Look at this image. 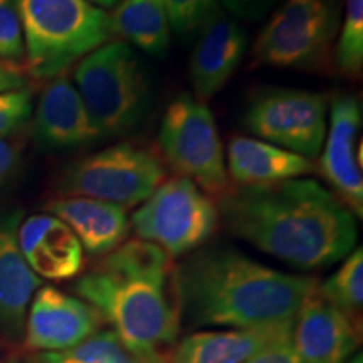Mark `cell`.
<instances>
[{"label":"cell","mask_w":363,"mask_h":363,"mask_svg":"<svg viewBox=\"0 0 363 363\" xmlns=\"http://www.w3.org/2000/svg\"><path fill=\"white\" fill-rule=\"evenodd\" d=\"M217 208L230 234L296 269L333 266L357 246V217L313 179L230 187Z\"/></svg>","instance_id":"6da1fadb"},{"label":"cell","mask_w":363,"mask_h":363,"mask_svg":"<svg viewBox=\"0 0 363 363\" xmlns=\"http://www.w3.org/2000/svg\"><path fill=\"white\" fill-rule=\"evenodd\" d=\"M180 318L206 330L293 323L318 281L261 264L230 247H206L174 267Z\"/></svg>","instance_id":"7a4b0ae2"},{"label":"cell","mask_w":363,"mask_h":363,"mask_svg":"<svg viewBox=\"0 0 363 363\" xmlns=\"http://www.w3.org/2000/svg\"><path fill=\"white\" fill-rule=\"evenodd\" d=\"M172 278L169 254L133 239L106 254L74 289L140 363H165L182 325Z\"/></svg>","instance_id":"3957f363"},{"label":"cell","mask_w":363,"mask_h":363,"mask_svg":"<svg viewBox=\"0 0 363 363\" xmlns=\"http://www.w3.org/2000/svg\"><path fill=\"white\" fill-rule=\"evenodd\" d=\"M74 81L103 140L135 131L152 110V76L138 52L123 40H108L81 59Z\"/></svg>","instance_id":"277c9868"},{"label":"cell","mask_w":363,"mask_h":363,"mask_svg":"<svg viewBox=\"0 0 363 363\" xmlns=\"http://www.w3.org/2000/svg\"><path fill=\"white\" fill-rule=\"evenodd\" d=\"M24 38L26 72L56 78L108 43L110 13L88 0H16Z\"/></svg>","instance_id":"5b68a950"},{"label":"cell","mask_w":363,"mask_h":363,"mask_svg":"<svg viewBox=\"0 0 363 363\" xmlns=\"http://www.w3.org/2000/svg\"><path fill=\"white\" fill-rule=\"evenodd\" d=\"M338 0H286L252 45V62L274 69H318L338 38Z\"/></svg>","instance_id":"8992f818"},{"label":"cell","mask_w":363,"mask_h":363,"mask_svg":"<svg viewBox=\"0 0 363 363\" xmlns=\"http://www.w3.org/2000/svg\"><path fill=\"white\" fill-rule=\"evenodd\" d=\"M158 147L172 170L192 180L208 197L220 199L229 192L219 130L206 103L179 94L162 116Z\"/></svg>","instance_id":"52a82bcc"},{"label":"cell","mask_w":363,"mask_h":363,"mask_svg":"<svg viewBox=\"0 0 363 363\" xmlns=\"http://www.w3.org/2000/svg\"><path fill=\"white\" fill-rule=\"evenodd\" d=\"M165 180V167L150 148L116 143L69 163L57 182L65 197H88L131 207Z\"/></svg>","instance_id":"ba28073f"},{"label":"cell","mask_w":363,"mask_h":363,"mask_svg":"<svg viewBox=\"0 0 363 363\" xmlns=\"http://www.w3.org/2000/svg\"><path fill=\"white\" fill-rule=\"evenodd\" d=\"M220 217L214 199L192 180L174 177L163 180L138 211L130 227L136 238L160 247L169 256L197 251L214 235Z\"/></svg>","instance_id":"9c48e42d"},{"label":"cell","mask_w":363,"mask_h":363,"mask_svg":"<svg viewBox=\"0 0 363 363\" xmlns=\"http://www.w3.org/2000/svg\"><path fill=\"white\" fill-rule=\"evenodd\" d=\"M328 98L294 88L257 93L244 113V126L257 140L306 158L321 153L326 136Z\"/></svg>","instance_id":"30bf717a"},{"label":"cell","mask_w":363,"mask_h":363,"mask_svg":"<svg viewBox=\"0 0 363 363\" xmlns=\"http://www.w3.org/2000/svg\"><path fill=\"white\" fill-rule=\"evenodd\" d=\"M362 103L355 94H342L331 103L330 128L320 153V170L333 194L352 211L363 216L362 152L357 142L362 131Z\"/></svg>","instance_id":"8fae6325"},{"label":"cell","mask_w":363,"mask_h":363,"mask_svg":"<svg viewBox=\"0 0 363 363\" xmlns=\"http://www.w3.org/2000/svg\"><path fill=\"white\" fill-rule=\"evenodd\" d=\"M103 323L96 308L84 299L44 286L27 310L26 347L39 353L67 350L101 330Z\"/></svg>","instance_id":"7c38bea8"},{"label":"cell","mask_w":363,"mask_h":363,"mask_svg":"<svg viewBox=\"0 0 363 363\" xmlns=\"http://www.w3.org/2000/svg\"><path fill=\"white\" fill-rule=\"evenodd\" d=\"M360 321L326 301L318 286L294 318L291 343L303 363H348L357 355Z\"/></svg>","instance_id":"4fadbf2b"},{"label":"cell","mask_w":363,"mask_h":363,"mask_svg":"<svg viewBox=\"0 0 363 363\" xmlns=\"http://www.w3.org/2000/svg\"><path fill=\"white\" fill-rule=\"evenodd\" d=\"M33 135L43 150H74L103 140L78 89L65 74L56 76L40 94Z\"/></svg>","instance_id":"5bb4252c"},{"label":"cell","mask_w":363,"mask_h":363,"mask_svg":"<svg viewBox=\"0 0 363 363\" xmlns=\"http://www.w3.org/2000/svg\"><path fill=\"white\" fill-rule=\"evenodd\" d=\"M247 51L246 30L238 21L220 13L211 17L199 30L192 57L190 83L195 99L206 103L220 93L233 78Z\"/></svg>","instance_id":"9a60e30c"},{"label":"cell","mask_w":363,"mask_h":363,"mask_svg":"<svg viewBox=\"0 0 363 363\" xmlns=\"http://www.w3.org/2000/svg\"><path fill=\"white\" fill-rule=\"evenodd\" d=\"M22 212L0 214V331L11 340L24 335L27 310L43 279L27 264L19 246Z\"/></svg>","instance_id":"2e32d148"},{"label":"cell","mask_w":363,"mask_h":363,"mask_svg":"<svg viewBox=\"0 0 363 363\" xmlns=\"http://www.w3.org/2000/svg\"><path fill=\"white\" fill-rule=\"evenodd\" d=\"M19 246L26 262L40 279H71L83 269V246L69 227L51 214L22 220Z\"/></svg>","instance_id":"e0dca14e"},{"label":"cell","mask_w":363,"mask_h":363,"mask_svg":"<svg viewBox=\"0 0 363 363\" xmlns=\"http://www.w3.org/2000/svg\"><path fill=\"white\" fill-rule=\"evenodd\" d=\"M293 323L254 330L195 331L175 343L165 363H244L271 343L289 337Z\"/></svg>","instance_id":"ac0fdd59"},{"label":"cell","mask_w":363,"mask_h":363,"mask_svg":"<svg viewBox=\"0 0 363 363\" xmlns=\"http://www.w3.org/2000/svg\"><path fill=\"white\" fill-rule=\"evenodd\" d=\"M49 214L74 233L91 256H106L125 242L130 233L126 208L88 197H61L48 206Z\"/></svg>","instance_id":"d6986e66"},{"label":"cell","mask_w":363,"mask_h":363,"mask_svg":"<svg viewBox=\"0 0 363 363\" xmlns=\"http://www.w3.org/2000/svg\"><path fill=\"white\" fill-rule=\"evenodd\" d=\"M315 169L310 158L252 136H234L227 147V177H230L238 187L299 179L313 174Z\"/></svg>","instance_id":"ffe728a7"},{"label":"cell","mask_w":363,"mask_h":363,"mask_svg":"<svg viewBox=\"0 0 363 363\" xmlns=\"http://www.w3.org/2000/svg\"><path fill=\"white\" fill-rule=\"evenodd\" d=\"M113 35L148 56H163L170 45V21L163 0H121L110 13Z\"/></svg>","instance_id":"44dd1931"},{"label":"cell","mask_w":363,"mask_h":363,"mask_svg":"<svg viewBox=\"0 0 363 363\" xmlns=\"http://www.w3.org/2000/svg\"><path fill=\"white\" fill-rule=\"evenodd\" d=\"M320 296L347 313L353 320H360L363 306V251L353 249L342 264L325 283H318Z\"/></svg>","instance_id":"7402d4cb"},{"label":"cell","mask_w":363,"mask_h":363,"mask_svg":"<svg viewBox=\"0 0 363 363\" xmlns=\"http://www.w3.org/2000/svg\"><path fill=\"white\" fill-rule=\"evenodd\" d=\"M29 363H140L111 328H101L84 342L62 352L38 353Z\"/></svg>","instance_id":"603a6c76"},{"label":"cell","mask_w":363,"mask_h":363,"mask_svg":"<svg viewBox=\"0 0 363 363\" xmlns=\"http://www.w3.org/2000/svg\"><path fill=\"white\" fill-rule=\"evenodd\" d=\"M342 22L335 66L345 78H358L363 69V0H345Z\"/></svg>","instance_id":"cb8c5ba5"},{"label":"cell","mask_w":363,"mask_h":363,"mask_svg":"<svg viewBox=\"0 0 363 363\" xmlns=\"http://www.w3.org/2000/svg\"><path fill=\"white\" fill-rule=\"evenodd\" d=\"M169 13L170 27L179 35L201 30L206 22L219 12V0H163Z\"/></svg>","instance_id":"d4e9b609"},{"label":"cell","mask_w":363,"mask_h":363,"mask_svg":"<svg viewBox=\"0 0 363 363\" xmlns=\"http://www.w3.org/2000/svg\"><path fill=\"white\" fill-rule=\"evenodd\" d=\"M24 57V38L16 0H0V61L17 62Z\"/></svg>","instance_id":"484cf974"},{"label":"cell","mask_w":363,"mask_h":363,"mask_svg":"<svg viewBox=\"0 0 363 363\" xmlns=\"http://www.w3.org/2000/svg\"><path fill=\"white\" fill-rule=\"evenodd\" d=\"M33 115V91L29 88L0 93V138H6Z\"/></svg>","instance_id":"4316f807"},{"label":"cell","mask_w":363,"mask_h":363,"mask_svg":"<svg viewBox=\"0 0 363 363\" xmlns=\"http://www.w3.org/2000/svg\"><path fill=\"white\" fill-rule=\"evenodd\" d=\"M244 363H303L298 353L294 352L291 343V335L286 338H281L278 342L271 343L264 350L249 358Z\"/></svg>","instance_id":"83f0119b"},{"label":"cell","mask_w":363,"mask_h":363,"mask_svg":"<svg viewBox=\"0 0 363 363\" xmlns=\"http://www.w3.org/2000/svg\"><path fill=\"white\" fill-rule=\"evenodd\" d=\"M21 163V145L13 140L0 138V189L12 179Z\"/></svg>","instance_id":"f1b7e54d"},{"label":"cell","mask_w":363,"mask_h":363,"mask_svg":"<svg viewBox=\"0 0 363 363\" xmlns=\"http://www.w3.org/2000/svg\"><path fill=\"white\" fill-rule=\"evenodd\" d=\"M227 11L234 17L246 21H254L262 17V13L267 11L272 0H219Z\"/></svg>","instance_id":"f546056e"},{"label":"cell","mask_w":363,"mask_h":363,"mask_svg":"<svg viewBox=\"0 0 363 363\" xmlns=\"http://www.w3.org/2000/svg\"><path fill=\"white\" fill-rule=\"evenodd\" d=\"M27 88V72L17 62L0 61V93Z\"/></svg>","instance_id":"4dcf8cb0"},{"label":"cell","mask_w":363,"mask_h":363,"mask_svg":"<svg viewBox=\"0 0 363 363\" xmlns=\"http://www.w3.org/2000/svg\"><path fill=\"white\" fill-rule=\"evenodd\" d=\"M88 2H91L96 7H115L121 2V0H88Z\"/></svg>","instance_id":"1f68e13d"},{"label":"cell","mask_w":363,"mask_h":363,"mask_svg":"<svg viewBox=\"0 0 363 363\" xmlns=\"http://www.w3.org/2000/svg\"><path fill=\"white\" fill-rule=\"evenodd\" d=\"M348 363H363V357H362V353H360V352H358V353H357V355H355V357H353V358H352V360H350V362H348Z\"/></svg>","instance_id":"d6a6232c"}]
</instances>
